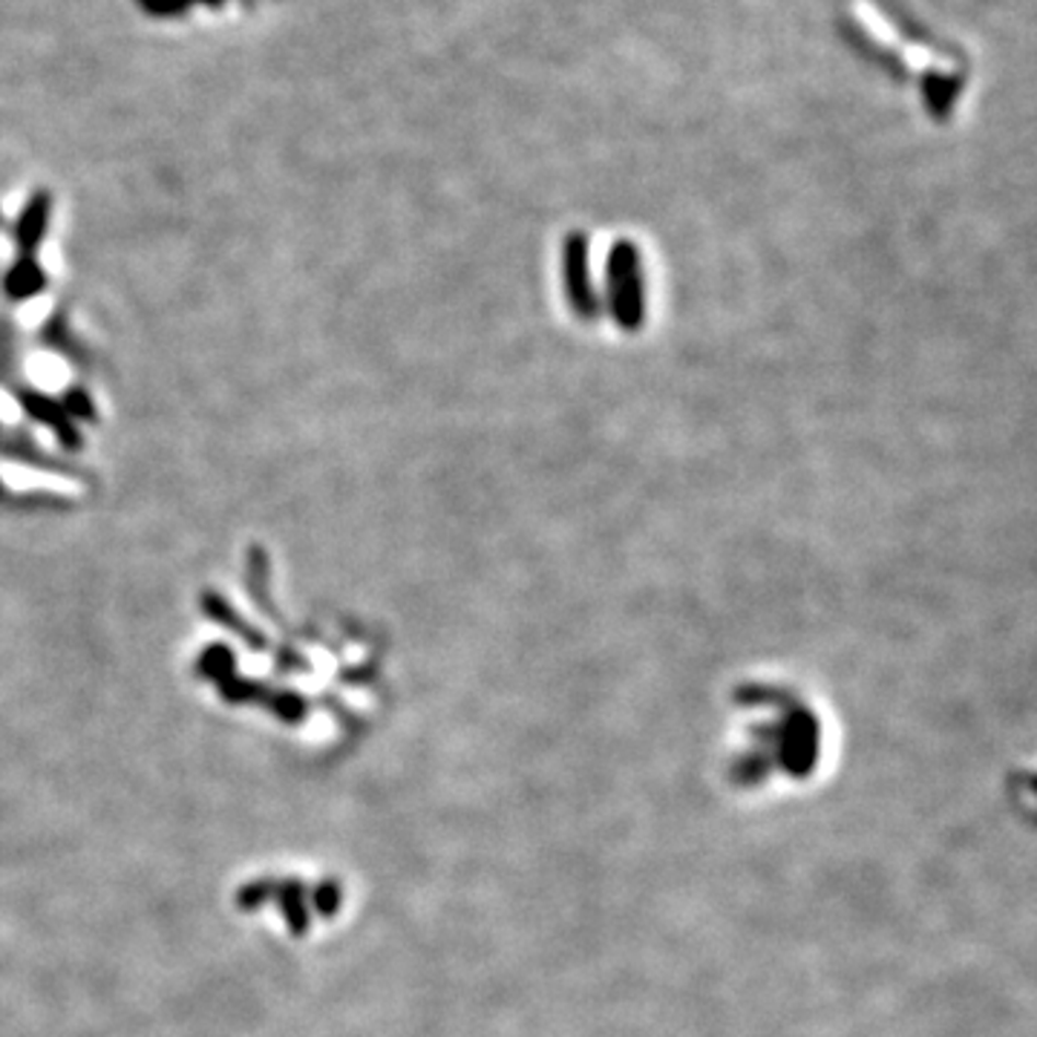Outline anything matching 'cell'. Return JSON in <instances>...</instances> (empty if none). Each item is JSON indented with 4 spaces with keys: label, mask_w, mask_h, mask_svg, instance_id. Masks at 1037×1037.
Segmentation results:
<instances>
[{
    "label": "cell",
    "mask_w": 1037,
    "mask_h": 1037,
    "mask_svg": "<svg viewBox=\"0 0 1037 1037\" xmlns=\"http://www.w3.org/2000/svg\"><path fill=\"white\" fill-rule=\"evenodd\" d=\"M187 7H194V3H199V7H205V9H222L226 7V0H185Z\"/></svg>",
    "instance_id": "7a4b0ae2"
},
{
    "label": "cell",
    "mask_w": 1037,
    "mask_h": 1037,
    "mask_svg": "<svg viewBox=\"0 0 1037 1037\" xmlns=\"http://www.w3.org/2000/svg\"><path fill=\"white\" fill-rule=\"evenodd\" d=\"M136 7L150 18H180L191 9L185 0H136Z\"/></svg>",
    "instance_id": "6da1fadb"
},
{
    "label": "cell",
    "mask_w": 1037,
    "mask_h": 1037,
    "mask_svg": "<svg viewBox=\"0 0 1037 1037\" xmlns=\"http://www.w3.org/2000/svg\"><path fill=\"white\" fill-rule=\"evenodd\" d=\"M242 7H251V3H254V0H240Z\"/></svg>",
    "instance_id": "3957f363"
}]
</instances>
